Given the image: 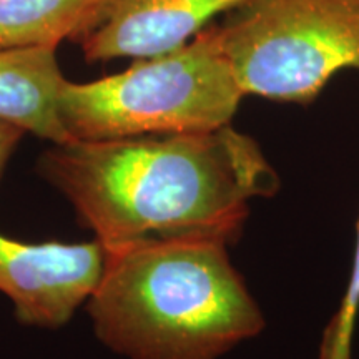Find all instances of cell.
<instances>
[{"instance_id": "cell-1", "label": "cell", "mask_w": 359, "mask_h": 359, "mask_svg": "<svg viewBox=\"0 0 359 359\" xmlns=\"http://www.w3.org/2000/svg\"><path fill=\"white\" fill-rule=\"evenodd\" d=\"M37 172L103 246L191 235L233 245L251 201L280 190L258 143L231 125L52 145Z\"/></svg>"}, {"instance_id": "cell-2", "label": "cell", "mask_w": 359, "mask_h": 359, "mask_svg": "<svg viewBox=\"0 0 359 359\" xmlns=\"http://www.w3.org/2000/svg\"><path fill=\"white\" fill-rule=\"evenodd\" d=\"M226 240L148 238L105 248L87 302L97 338L128 359H219L264 327Z\"/></svg>"}, {"instance_id": "cell-3", "label": "cell", "mask_w": 359, "mask_h": 359, "mask_svg": "<svg viewBox=\"0 0 359 359\" xmlns=\"http://www.w3.org/2000/svg\"><path fill=\"white\" fill-rule=\"evenodd\" d=\"M243 97L222 25H212L177 50L142 58L120 74L65 80L58 114L74 140L212 132L230 125Z\"/></svg>"}, {"instance_id": "cell-4", "label": "cell", "mask_w": 359, "mask_h": 359, "mask_svg": "<svg viewBox=\"0 0 359 359\" xmlns=\"http://www.w3.org/2000/svg\"><path fill=\"white\" fill-rule=\"evenodd\" d=\"M222 34L245 95L309 103L359 69V0H246Z\"/></svg>"}, {"instance_id": "cell-5", "label": "cell", "mask_w": 359, "mask_h": 359, "mask_svg": "<svg viewBox=\"0 0 359 359\" xmlns=\"http://www.w3.org/2000/svg\"><path fill=\"white\" fill-rule=\"evenodd\" d=\"M105 248L87 243H25L0 235V293L25 326L67 325L100 283Z\"/></svg>"}, {"instance_id": "cell-6", "label": "cell", "mask_w": 359, "mask_h": 359, "mask_svg": "<svg viewBox=\"0 0 359 359\" xmlns=\"http://www.w3.org/2000/svg\"><path fill=\"white\" fill-rule=\"evenodd\" d=\"M246 0H107L102 19L80 45L88 62L151 58L187 45L215 15Z\"/></svg>"}, {"instance_id": "cell-7", "label": "cell", "mask_w": 359, "mask_h": 359, "mask_svg": "<svg viewBox=\"0 0 359 359\" xmlns=\"http://www.w3.org/2000/svg\"><path fill=\"white\" fill-rule=\"evenodd\" d=\"M65 80L57 48L0 50V118L52 145L74 142L58 114V95Z\"/></svg>"}, {"instance_id": "cell-8", "label": "cell", "mask_w": 359, "mask_h": 359, "mask_svg": "<svg viewBox=\"0 0 359 359\" xmlns=\"http://www.w3.org/2000/svg\"><path fill=\"white\" fill-rule=\"evenodd\" d=\"M107 0H0V50L82 42L102 19Z\"/></svg>"}, {"instance_id": "cell-9", "label": "cell", "mask_w": 359, "mask_h": 359, "mask_svg": "<svg viewBox=\"0 0 359 359\" xmlns=\"http://www.w3.org/2000/svg\"><path fill=\"white\" fill-rule=\"evenodd\" d=\"M359 313V219L356 226V246L348 288L344 291L338 311L331 318L325 331L320 359H351V339Z\"/></svg>"}, {"instance_id": "cell-10", "label": "cell", "mask_w": 359, "mask_h": 359, "mask_svg": "<svg viewBox=\"0 0 359 359\" xmlns=\"http://www.w3.org/2000/svg\"><path fill=\"white\" fill-rule=\"evenodd\" d=\"M27 132L19 125L7 122L0 118V180H2L4 170H6L8 160L17 150L19 143Z\"/></svg>"}]
</instances>
